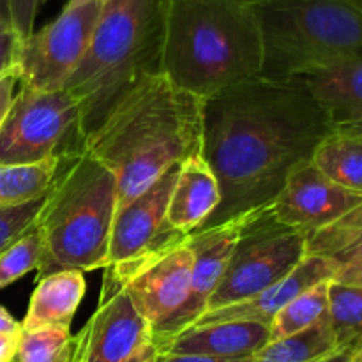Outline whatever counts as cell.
Segmentation results:
<instances>
[{"label":"cell","instance_id":"cell-11","mask_svg":"<svg viewBox=\"0 0 362 362\" xmlns=\"http://www.w3.org/2000/svg\"><path fill=\"white\" fill-rule=\"evenodd\" d=\"M151 339V325L124 286L105 271L98 310L74 336L71 362H124Z\"/></svg>","mask_w":362,"mask_h":362},{"label":"cell","instance_id":"cell-43","mask_svg":"<svg viewBox=\"0 0 362 362\" xmlns=\"http://www.w3.org/2000/svg\"><path fill=\"white\" fill-rule=\"evenodd\" d=\"M105 2H106V0H105Z\"/></svg>","mask_w":362,"mask_h":362},{"label":"cell","instance_id":"cell-13","mask_svg":"<svg viewBox=\"0 0 362 362\" xmlns=\"http://www.w3.org/2000/svg\"><path fill=\"white\" fill-rule=\"evenodd\" d=\"M179 166L170 168L147 191L117 211L110 237L108 265L126 264L144 257L156 247L186 237L173 230L166 219Z\"/></svg>","mask_w":362,"mask_h":362},{"label":"cell","instance_id":"cell-30","mask_svg":"<svg viewBox=\"0 0 362 362\" xmlns=\"http://www.w3.org/2000/svg\"><path fill=\"white\" fill-rule=\"evenodd\" d=\"M21 41L23 39L14 30V27L0 28V78L16 67Z\"/></svg>","mask_w":362,"mask_h":362},{"label":"cell","instance_id":"cell-12","mask_svg":"<svg viewBox=\"0 0 362 362\" xmlns=\"http://www.w3.org/2000/svg\"><path fill=\"white\" fill-rule=\"evenodd\" d=\"M246 216L187 235V244L193 251L189 293L182 306L172 317L166 318L159 327L152 329L151 339L154 345H159L189 329L207 311L209 300L218 288L219 279L243 232Z\"/></svg>","mask_w":362,"mask_h":362},{"label":"cell","instance_id":"cell-42","mask_svg":"<svg viewBox=\"0 0 362 362\" xmlns=\"http://www.w3.org/2000/svg\"><path fill=\"white\" fill-rule=\"evenodd\" d=\"M352 350H362V338L359 339V341L356 343V345H354V349Z\"/></svg>","mask_w":362,"mask_h":362},{"label":"cell","instance_id":"cell-14","mask_svg":"<svg viewBox=\"0 0 362 362\" xmlns=\"http://www.w3.org/2000/svg\"><path fill=\"white\" fill-rule=\"evenodd\" d=\"M362 204L361 194L331 182L313 163L297 170L276 200L269 205L272 218L308 235L332 225Z\"/></svg>","mask_w":362,"mask_h":362},{"label":"cell","instance_id":"cell-21","mask_svg":"<svg viewBox=\"0 0 362 362\" xmlns=\"http://www.w3.org/2000/svg\"><path fill=\"white\" fill-rule=\"evenodd\" d=\"M66 158L46 159L37 165H0V207L46 197Z\"/></svg>","mask_w":362,"mask_h":362},{"label":"cell","instance_id":"cell-32","mask_svg":"<svg viewBox=\"0 0 362 362\" xmlns=\"http://www.w3.org/2000/svg\"><path fill=\"white\" fill-rule=\"evenodd\" d=\"M20 334H0V362H13Z\"/></svg>","mask_w":362,"mask_h":362},{"label":"cell","instance_id":"cell-22","mask_svg":"<svg viewBox=\"0 0 362 362\" xmlns=\"http://www.w3.org/2000/svg\"><path fill=\"white\" fill-rule=\"evenodd\" d=\"M338 349L327 320L299 334L272 339L243 362H318Z\"/></svg>","mask_w":362,"mask_h":362},{"label":"cell","instance_id":"cell-25","mask_svg":"<svg viewBox=\"0 0 362 362\" xmlns=\"http://www.w3.org/2000/svg\"><path fill=\"white\" fill-rule=\"evenodd\" d=\"M362 246V204L308 237V255L341 260Z\"/></svg>","mask_w":362,"mask_h":362},{"label":"cell","instance_id":"cell-40","mask_svg":"<svg viewBox=\"0 0 362 362\" xmlns=\"http://www.w3.org/2000/svg\"><path fill=\"white\" fill-rule=\"evenodd\" d=\"M352 362H362V350H352Z\"/></svg>","mask_w":362,"mask_h":362},{"label":"cell","instance_id":"cell-17","mask_svg":"<svg viewBox=\"0 0 362 362\" xmlns=\"http://www.w3.org/2000/svg\"><path fill=\"white\" fill-rule=\"evenodd\" d=\"M219 200L218 179L204 154L198 152L180 163L166 212L168 225L184 235H191L214 214Z\"/></svg>","mask_w":362,"mask_h":362},{"label":"cell","instance_id":"cell-2","mask_svg":"<svg viewBox=\"0 0 362 362\" xmlns=\"http://www.w3.org/2000/svg\"><path fill=\"white\" fill-rule=\"evenodd\" d=\"M204 106L163 73L145 76L85 138L83 151L115 175L117 211L202 152Z\"/></svg>","mask_w":362,"mask_h":362},{"label":"cell","instance_id":"cell-23","mask_svg":"<svg viewBox=\"0 0 362 362\" xmlns=\"http://www.w3.org/2000/svg\"><path fill=\"white\" fill-rule=\"evenodd\" d=\"M327 325L338 349H354L362 338V285L329 283Z\"/></svg>","mask_w":362,"mask_h":362},{"label":"cell","instance_id":"cell-3","mask_svg":"<svg viewBox=\"0 0 362 362\" xmlns=\"http://www.w3.org/2000/svg\"><path fill=\"white\" fill-rule=\"evenodd\" d=\"M264 49L250 0H172L163 74L207 99L262 76Z\"/></svg>","mask_w":362,"mask_h":362},{"label":"cell","instance_id":"cell-34","mask_svg":"<svg viewBox=\"0 0 362 362\" xmlns=\"http://www.w3.org/2000/svg\"><path fill=\"white\" fill-rule=\"evenodd\" d=\"M159 357V350L156 349V345L152 343V339H148L145 345H141L129 359H126L124 362H158Z\"/></svg>","mask_w":362,"mask_h":362},{"label":"cell","instance_id":"cell-41","mask_svg":"<svg viewBox=\"0 0 362 362\" xmlns=\"http://www.w3.org/2000/svg\"><path fill=\"white\" fill-rule=\"evenodd\" d=\"M85 2H88V0H67L66 6L73 7V6H80V4H85Z\"/></svg>","mask_w":362,"mask_h":362},{"label":"cell","instance_id":"cell-18","mask_svg":"<svg viewBox=\"0 0 362 362\" xmlns=\"http://www.w3.org/2000/svg\"><path fill=\"white\" fill-rule=\"evenodd\" d=\"M334 129L362 120V57L341 60L300 78Z\"/></svg>","mask_w":362,"mask_h":362},{"label":"cell","instance_id":"cell-24","mask_svg":"<svg viewBox=\"0 0 362 362\" xmlns=\"http://www.w3.org/2000/svg\"><path fill=\"white\" fill-rule=\"evenodd\" d=\"M329 283L324 281L311 286L304 293L286 304L271 322V341L272 339L288 338V336L299 334L308 331L315 325L327 320V304H329Z\"/></svg>","mask_w":362,"mask_h":362},{"label":"cell","instance_id":"cell-20","mask_svg":"<svg viewBox=\"0 0 362 362\" xmlns=\"http://www.w3.org/2000/svg\"><path fill=\"white\" fill-rule=\"evenodd\" d=\"M331 182L362 197V136L336 131L329 134L311 159Z\"/></svg>","mask_w":362,"mask_h":362},{"label":"cell","instance_id":"cell-27","mask_svg":"<svg viewBox=\"0 0 362 362\" xmlns=\"http://www.w3.org/2000/svg\"><path fill=\"white\" fill-rule=\"evenodd\" d=\"M41 255L42 243L35 225V228L0 255V288H6L30 271H37Z\"/></svg>","mask_w":362,"mask_h":362},{"label":"cell","instance_id":"cell-10","mask_svg":"<svg viewBox=\"0 0 362 362\" xmlns=\"http://www.w3.org/2000/svg\"><path fill=\"white\" fill-rule=\"evenodd\" d=\"M103 271H108L124 286L152 331L172 317L187 299L193 251L186 235L126 264L108 265Z\"/></svg>","mask_w":362,"mask_h":362},{"label":"cell","instance_id":"cell-7","mask_svg":"<svg viewBox=\"0 0 362 362\" xmlns=\"http://www.w3.org/2000/svg\"><path fill=\"white\" fill-rule=\"evenodd\" d=\"M308 237L276 221L269 207L250 212L207 311L243 303L281 281L308 255Z\"/></svg>","mask_w":362,"mask_h":362},{"label":"cell","instance_id":"cell-35","mask_svg":"<svg viewBox=\"0 0 362 362\" xmlns=\"http://www.w3.org/2000/svg\"><path fill=\"white\" fill-rule=\"evenodd\" d=\"M21 322H18L6 308L0 306V334H20Z\"/></svg>","mask_w":362,"mask_h":362},{"label":"cell","instance_id":"cell-1","mask_svg":"<svg viewBox=\"0 0 362 362\" xmlns=\"http://www.w3.org/2000/svg\"><path fill=\"white\" fill-rule=\"evenodd\" d=\"M331 133L334 126L300 78L258 76L207 99L202 154L221 200L200 230L269 207Z\"/></svg>","mask_w":362,"mask_h":362},{"label":"cell","instance_id":"cell-39","mask_svg":"<svg viewBox=\"0 0 362 362\" xmlns=\"http://www.w3.org/2000/svg\"><path fill=\"white\" fill-rule=\"evenodd\" d=\"M336 131H343V133H350V134H359L362 136V120L357 124H352V126H346V127H339Z\"/></svg>","mask_w":362,"mask_h":362},{"label":"cell","instance_id":"cell-29","mask_svg":"<svg viewBox=\"0 0 362 362\" xmlns=\"http://www.w3.org/2000/svg\"><path fill=\"white\" fill-rule=\"evenodd\" d=\"M42 6V0H11V16L14 30L21 39H27L34 32L35 16Z\"/></svg>","mask_w":362,"mask_h":362},{"label":"cell","instance_id":"cell-9","mask_svg":"<svg viewBox=\"0 0 362 362\" xmlns=\"http://www.w3.org/2000/svg\"><path fill=\"white\" fill-rule=\"evenodd\" d=\"M105 0L64 6L62 13L20 45L18 83L41 92L62 90L90 46Z\"/></svg>","mask_w":362,"mask_h":362},{"label":"cell","instance_id":"cell-16","mask_svg":"<svg viewBox=\"0 0 362 362\" xmlns=\"http://www.w3.org/2000/svg\"><path fill=\"white\" fill-rule=\"evenodd\" d=\"M271 341V327L255 322L194 325L156 345L159 354L244 361Z\"/></svg>","mask_w":362,"mask_h":362},{"label":"cell","instance_id":"cell-33","mask_svg":"<svg viewBox=\"0 0 362 362\" xmlns=\"http://www.w3.org/2000/svg\"><path fill=\"white\" fill-rule=\"evenodd\" d=\"M158 362H243L232 359H216L204 356H177V354H159Z\"/></svg>","mask_w":362,"mask_h":362},{"label":"cell","instance_id":"cell-28","mask_svg":"<svg viewBox=\"0 0 362 362\" xmlns=\"http://www.w3.org/2000/svg\"><path fill=\"white\" fill-rule=\"evenodd\" d=\"M46 197L25 204L0 207V255L9 250L21 237L27 235L32 228H35L39 216L45 209Z\"/></svg>","mask_w":362,"mask_h":362},{"label":"cell","instance_id":"cell-6","mask_svg":"<svg viewBox=\"0 0 362 362\" xmlns=\"http://www.w3.org/2000/svg\"><path fill=\"white\" fill-rule=\"evenodd\" d=\"M264 49L262 76L293 80L362 57V16L336 0H250Z\"/></svg>","mask_w":362,"mask_h":362},{"label":"cell","instance_id":"cell-37","mask_svg":"<svg viewBox=\"0 0 362 362\" xmlns=\"http://www.w3.org/2000/svg\"><path fill=\"white\" fill-rule=\"evenodd\" d=\"M318 362H352V349L336 350L331 356L324 357V359Z\"/></svg>","mask_w":362,"mask_h":362},{"label":"cell","instance_id":"cell-31","mask_svg":"<svg viewBox=\"0 0 362 362\" xmlns=\"http://www.w3.org/2000/svg\"><path fill=\"white\" fill-rule=\"evenodd\" d=\"M16 83H18L16 67H14V69H11L9 73H6L2 78H0V127H2L7 113H9L11 105H13L14 87H16Z\"/></svg>","mask_w":362,"mask_h":362},{"label":"cell","instance_id":"cell-4","mask_svg":"<svg viewBox=\"0 0 362 362\" xmlns=\"http://www.w3.org/2000/svg\"><path fill=\"white\" fill-rule=\"evenodd\" d=\"M172 0H106L90 46L64 90L80 110L81 141L94 133L124 94L163 73Z\"/></svg>","mask_w":362,"mask_h":362},{"label":"cell","instance_id":"cell-8","mask_svg":"<svg viewBox=\"0 0 362 362\" xmlns=\"http://www.w3.org/2000/svg\"><path fill=\"white\" fill-rule=\"evenodd\" d=\"M69 136L81 141L76 101L64 88L41 92L21 87L0 127V165L66 158L62 148Z\"/></svg>","mask_w":362,"mask_h":362},{"label":"cell","instance_id":"cell-15","mask_svg":"<svg viewBox=\"0 0 362 362\" xmlns=\"http://www.w3.org/2000/svg\"><path fill=\"white\" fill-rule=\"evenodd\" d=\"M339 271V262L332 258L306 255L300 264L288 276L276 283L271 288L258 296L232 306L205 311L194 325L219 324V322H255V324L271 325L272 318L292 303L296 297L310 290L311 286L324 281H332Z\"/></svg>","mask_w":362,"mask_h":362},{"label":"cell","instance_id":"cell-26","mask_svg":"<svg viewBox=\"0 0 362 362\" xmlns=\"http://www.w3.org/2000/svg\"><path fill=\"white\" fill-rule=\"evenodd\" d=\"M74 356V336L69 329H21L13 362H71Z\"/></svg>","mask_w":362,"mask_h":362},{"label":"cell","instance_id":"cell-5","mask_svg":"<svg viewBox=\"0 0 362 362\" xmlns=\"http://www.w3.org/2000/svg\"><path fill=\"white\" fill-rule=\"evenodd\" d=\"M115 214V175L85 151L69 156L39 216L42 255L35 281L62 271L108 267Z\"/></svg>","mask_w":362,"mask_h":362},{"label":"cell","instance_id":"cell-19","mask_svg":"<svg viewBox=\"0 0 362 362\" xmlns=\"http://www.w3.org/2000/svg\"><path fill=\"white\" fill-rule=\"evenodd\" d=\"M87 290L83 272L62 271L39 279L32 292L23 331L34 329H71L74 313Z\"/></svg>","mask_w":362,"mask_h":362},{"label":"cell","instance_id":"cell-38","mask_svg":"<svg viewBox=\"0 0 362 362\" xmlns=\"http://www.w3.org/2000/svg\"><path fill=\"white\" fill-rule=\"evenodd\" d=\"M336 2L343 4V6L350 7L352 11H356V13H359L362 16V0H336Z\"/></svg>","mask_w":362,"mask_h":362},{"label":"cell","instance_id":"cell-36","mask_svg":"<svg viewBox=\"0 0 362 362\" xmlns=\"http://www.w3.org/2000/svg\"><path fill=\"white\" fill-rule=\"evenodd\" d=\"M13 27V16H11V0H0V28Z\"/></svg>","mask_w":362,"mask_h":362}]
</instances>
